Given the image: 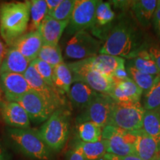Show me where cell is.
<instances>
[{"mask_svg":"<svg viewBox=\"0 0 160 160\" xmlns=\"http://www.w3.org/2000/svg\"><path fill=\"white\" fill-rule=\"evenodd\" d=\"M78 139L84 142H97L102 140V128L91 122L77 124Z\"/></svg>","mask_w":160,"mask_h":160,"instance_id":"f546056e","label":"cell"},{"mask_svg":"<svg viewBox=\"0 0 160 160\" xmlns=\"http://www.w3.org/2000/svg\"><path fill=\"white\" fill-rule=\"evenodd\" d=\"M105 160H142L136 155L129 156H117L111 153H106L103 157Z\"/></svg>","mask_w":160,"mask_h":160,"instance_id":"8d00e7d4","label":"cell"},{"mask_svg":"<svg viewBox=\"0 0 160 160\" xmlns=\"http://www.w3.org/2000/svg\"><path fill=\"white\" fill-rule=\"evenodd\" d=\"M99 160H105V159H104L103 158H102V159H99Z\"/></svg>","mask_w":160,"mask_h":160,"instance_id":"ee69618b","label":"cell"},{"mask_svg":"<svg viewBox=\"0 0 160 160\" xmlns=\"http://www.w3.org/2000/svg\"><path fill=\"white\" fill-rule=\"evenodd\" d=\"M0 115L4 122L12 128H30V119L25 109L16 102L1 100Z\"/></svg>","mask_w":160,"mask_h":160,"instance_id":"4fadbf2b","label":"cell"},{"mask_svg":"<svg viewBox=\"0 0 160 160\" xmlns=\"http://www.w3.org/2000/svg\"><path fill=\"white\" fill-rule=\"evenodd\" d=\"M99 2L97 0H75L73 13L67 27L68 34L74 35L78 32L93 27Z\"/></svg>","mask_w":160,"mask_h":160,"instance_id":"8fae6325","label":"cell"},{"mask_svg":"<svg viewBox=\"0 0 160 160\" xmlns=\"http://www.w3.org/2000/svg\"><path fill=\"white\" fill-rule=\"evenodd\" d=\"M75 0H63L54 11L49 14L50 17L59 22H69L71 19Z\"/></svg>","mask_w":160,"mask_h":160,"instance_id":"d6a6232c","label":"cell"},{"mask_svg":"<svg viewBox=\"0 0 160 160\" xmlns=\"http://www.w3.org/2000/svg\"><path fill=\"white\" fill-rule=\"evenodd\" d=\"M73 148L79 149L86 160H99L107 153V141L102 139L97 142H84L77 138Z\"/></svg>","mask_w":160,"mask_h":160,"instance_id":"603a6c76","label":"cell"},{"mask_svg":"<svg viewBox=\"0 0 160 160\" xmlns=\"http://www.w3.org/2000/svg\"><path fill=\"white\" fill-rule=\"evenodd\" d=\"M102 139L107 141V153L117 156L136 155L134 131H128L111 125L102 128Z\"/></svg>","mask_w":160,"mask_h":160,"instance_id":"9c48e42d","label":"cell"},{"mask_svg":"<svg viewBox=\"0 0 160 160\" xmlns=\"http://www.w3.org/2000/svg\"><path fill=\"white\" fill-rule=\"evenodd\" d=\"M129 76L127 72V70L125 68V66H122V67L119 68L115 71L114 74H113L112 79L114 80V81H119V80L127 79V78Z\"/></svg>","mask_w":160,"mask_h":160,"instance_id":"f35d334b","label":"cell"},{"mask_svg":"<svg viewBox=\"0 0 160 160\" xmlns=\"http://www.w3.org/2000/svg\"><path fill=\"white\" fill-rule=\"evenodd\" d=\"M158 110V111H159V112H160V108H159V109H157Z\"/></svg>","mask_w":160,"mask_h":160,"instance_id":"f6af8a7d","label":"cell"},{"mask_svg":"<svg viewBox=\"0 0 160 160\" xmlns=\"http://www.w3.org/2000/svg\"><path fill=\"white\" fill-rule=\"evenodd\" d=\"M69 22H59L47 15L42 22L38 31L41 35L43 45L57 46L62 33Z\"/></svg>","mask_w":160,"mask_h":160,"instance_id":"e0dca14e","label":"cell"},{"mask_svg":"<svg viewBox=\"0 0 160 160\" xmlns=\"http://www.w3.org/2000/svg\"><path fill=\"white\" fill-rule=\"evenodd\" d=\"M139 45L137 30L129 22L122 20L108 34L99 53L131 59L140 51Z\"/></svg>","mask_w":160,"mask_h":160,"instance_id":"7a4b0ae2","label":"cell"},{"mask_svg":"<svg viewBox=\"0 0 160 160\" xmlns=\"http://www.w3.org/2000/svg\"><path fill=\"white\" fill-rule=\"evenodd\" d=\"M85 59L91 68L111 78L113 77L119 68L125 66L123 58L107 54L99 53L95 57Z\"/></svg>","mask_w":160,"mask_h":160,"instance_id":"ffe728a7","label":"cell"},{"mask_svg":"<svg viewBox=\"0 0 160 160\" xmlns=\"http://www.w3.org/2000/svg\"><path fill=\"white\" fill-rule=\"evenodd\" d=\"M148 52L160 71V48L155 46H151L148 50Z\"/></svg>","mask_w":160,"mask_h":160,"instance_id":"74e56055","label":"cell"},{"mask_svg":"<svg viewBox=\"0 0 160 160\" xmlns=\"http://www.w3.org/2000/svg\"><path fill=\"white\" fill-rule=\"evenodd\" d=\"M125 68L127 70L129 77L137 84L138 87L145 93H147L153 87L158 77H159V76L148 74V73L139 71V70L136 69L129 63H128Z\"/></svg>","mask_w":160,"mask_h":160,"instance_id":"f1b7e54d","label":"cell"},{"mask_svg":"<svg viewBox=\"0 0 160 160\" xmlns=\"http://www.w3.org/2000/svg\"><path fill=\"white\" fill-rule=\"evenodd\" d=\"M0 101H1V99H0Z\"/></svg>","mask_w":160,"mask_h":160,"instance_id":"bcb514c9","label":"cell"},{"mask_svg":"<svg viewBox=\"0 0 160 160\" xmlns=\"http://www.w3.org/2000/svg\"><path fill=\"white\" fill-rule=\"evenodd\" d=\"M103 43L88 32L80 31L73 35L66 44L65 56L67 59L82 60L99 53Z\"/></svg>","mask_w":160,"mask_h":160,"instance_id":"ba28073f","label":"cell"},{"mask_svg":"<svg viewBox=\"0 0 160 160\" xmlns=\"http://www.w3.org/2000/svg\"><path fill=\"white\" fill-rule=\"evenodd\" d=\"M31 62L15 48L9 47L0 66V73H15L24 75Z\"/></svg>","mask_w":160,"mask_h":160,"instance_id":"d6986e66","label":"cell"},{"mask_svg":"<svg viewBox=\"0 0 160 160\" xmlns=\"http://www.w3.org/2000/svg\"><path fill=\"white\" fill-rule=\"evenodd\" d=\"M130 65L145 73L160 76V71L146 50H140L137 56L131 59Z\"/></svg>","mask_w":160,"mask_h":160,"instance_id":"484cf974","label":"cell"},{"mask_svg":"<svg viewBox=\"0 0 160 160\" xmlns=\"http://www.w3.org/2000/svg\"><path fill=\"white\" fill-rule=\"evenodd\" d=\"M62 0H46V3H47L48 7V14L51 13L57 8L59 4L62 2Z\"/></svg>","mask_w":160,"mask_h":160,"instance_id":"ab89813d","label":"cell"},{"mask_svg":"<svg viewBox=\"0 0 160 160\" xmlns=\"http://www.w3.org/2000/svg\"><path fill=\"white\" fill-rule=\"evenodd\" d=\"M68 65L73 74V82H81L93 91L102 94L109 95L111 92L115 84L113 79L91 68L86 59L79 60Z\"/></svg>","mask_w":160,"mask_h":160,"instance_id":"5b68a950","label":"cell"},{"mask_svg":"<svg viewBox=\"0 0 160 160\" xmlns=\"http://www.w3.org/2000/svg\"><path fill=\"white\" fill-rule=\"evenodd\" d=\"M30 19L29 1L7 2L0 6V35L9 47L25 34Z\"/></svg>","mask_w":160,"mask_h":160,"instance_id":"6da1fadb","label":"cell"},{"mask_svg":"<svg viewBox=\"0 0 160 160\" xmlns=\"http://www.w3.org/2000/svg\"><path fill=\"white\" fill-rule=\"evenodd\" d=\"M136 140L134 147L135 154L142 160H156L160 153L157 142L142 130L134 131Z\"/></svg>","mask_w":160,"mask_h":160,"instance_id":"ac0fdd59","label":"cell"},{"mask_svg":"<svg viewBox=\"0 0 160 160\" xmlns=\"http://www.w3.org/2000/svg\"><path fill=\"white\" fill-rule=\"evenodd\" d=\"M145 110L138 102H116L112 108L108 125L128 131L141 130Z\"/></svg>","mask_w":160,"mask_h":160,"instance_id":"8992f818","label":"cell"},{"mask_svg":"<svg viewBox=\"0 0 160 160\" xmlns=\"http://www.w3.org/2000/svg\"><path fill=\"white\" fill-rule=\"evenodd\" d=\"M158 1L137 0L131 2V10L137 21L142 27L148 28L151 25Z\"/></svg>","mask_w":160,"mask_h":160,"instance_id":"7402d4cb","label":"cell"},{"mask_svg":"<svg viewBox=\"0 0 160 160\" xmlns=\"http://www.w3.org/2000/svg\"><path fill=\"white\" fill-rule=\"evenodd\" d=\"M6 51H6L5 46L2 43V42L1 41V39H0V66H1V64L2 62V60L4 59V57H5Z\"/></svg>","mask_w":160,"mask_h":160,"instance_id":"60d3db41","label":"cell"},{"mask_svg":"<svg viewBox=\"0 0 160 160\" xmlns=\"http://www.w3.org/2000/svg\"><path fill=\"white\" fill-rule=\"evenodd\" d=\"M30 18L31 22L28 31H35L39 29L42 22L48 15V7L45 0H32L29 1Z\"/></svg>","mask_w":160,"mask_h":160,"instance_id":"4316f807","label":"cell"},{"mask_svg":"<svg viewBox=\"0 0 160 160\" xmlns=\"http://www.w3.org/2000/svg\"><path fill=\"white\" fill-rule=\"evenodd\" d=\"M0 88L6 100L12 102H16L31 90L24 75L15 73H0Z\"/></svg>","mask_w":160,"mask_h":160,"instance_id":"5bb4252c","label":"cell"},{"mask_svg":"<svg viewBox=\"0 0 160 160\" xmlns=\"http://www.w3.org/2000/svg\"><path fill=\"white\" fill-rule=\"evenodd\" d=\"M143 108L145 110L160 108V76L153 87L145 93Z\"/></svg>","mask_w":160,"mask_h":160,"instance_id":"1f68e13d","label":"cell"},{"mask_svg":"<svg viewBox=\"0 0 160 160\" xmlns=\"http://www.w3.org/2000/svg\"><path fill=\"white\" fill-rule=\"evenodd\" d=\"M152 21H153V28H154L156 33H157L158 38L160 39V1H158L157 8H156Z\"/></svg>","mask_w":160,"mask_h":160,"instance_id":"e575fe53","label":"cell"},{"mask_svg":"<svg viewBox=\"0 0 160 160\" xmlns=\"http://www.w3.org/2000/svg\"><path fill=\"white\" fill-rule=\"evenodd\" d=\"M156 160H160V153L159 154V156H158L157 159H156Z\"/></svg>","mask_w":160,"mask_h":160,"instance_id":"7bdbcfd3","label":"cell"},{"mask_svg":"<svg viewBox=\"0 0 160 160\" xmlns=\"http://www.w3.org/2000/svg\"><path fill=\"white\" fill-rule=\"evenodd\" d=\"M114 101L108 95L98 93L89 105L77 116L76 123L91 122L103 128L108 125Z\"/></svg>","mask_w":160,"mask_h":160,"instance_id":"30bf717a","label":"cell"},{"mask_svg":"<svg viewBox=\"0 0 160 160\" xmlns=\"http://www.w3.org/2000/svg\"><path fill=\"white\" fill-rule=\"evenodd\" d=\"M97 92L81 82H76L67 93L73 107L84 110L98 95Z\"/></svg>","mask_w":160,"mask_h":160,"instance_id":"44dd1931","label":"cell"},{"mask_svg":"<svg viewBox=\"0 0 160 160\" xmlns=\"http://www.w3.org/2000/svg\"><path fill=\"white\" fill-rule=\"evenodd\" d=\"M66 160H86V159L79 149L72 148L66 153Z\"/></svg>","mask_w":160,"mask_h":160,"instance_id":"d590c367","label":"cell"},{"mask_svg":"<svg viewBox=\"0 0 160 160\" xmlns=\"http://www.w3.org/2000/svg\"><path fill=\"white\" fill-rule=\"evenodd\" d=\"M73 83V74L68 64L62 62L53 68V85L57 91L65 94L69 92Z\"/></svg>","mask_w":160,"mask_h":160,"instance_id":"cb8c5ba5","label":"cell"},{"mask_svg":"<svg viewBox=\"0 0 160 160\" xmlns=\"http://www.w3.org/2000/svg\"><path fill=\"white\" fill-rule=\"evenodd\" d=\"M114 81V80H113ZM109 97L116 102H138L143 92L131 78L114 81Z\"/></svg>","mask_w":160,"mask_h":160,"instance_id":"9a60e30c","label":"cell"},{"mask_svg":"<svg viewBox=\"0 0 160 160\" xmlns=\"http://www.w3.org/2000/svg\"><path fill=\"white\" fill-rule=\"evenodd\" d=\"M43 45L39 32L30 31L19 38L12 47L19 51L30 62L37 59L38 55Z\"/></svg>","mask_w":160,"mask_h":160,"instance_id":"2e32d148","label":"cell"},{"mask_svg":"<svg viewBox=\"0 0 160 160\" xmlns=\"http://www.w3.org/2000/svg\"><path fill=\"white\" fill-rule=\"evenodd\" d=\"M24 77L31 89L41 93L47 99L59 105L60 108L65 107L66 99L63 93L57 91L54 87L48 85L31 64L24 73Z\"/></svg>","mask_w":160,"mask_h":160,"instance_id":"7c38bea8","label":"cell"},{"mask_svg":"<svg viewBox=\"0 0 160 160\" xmlns=\"http://www.w3.org/2000/svg\"><path fill=\"white\" fill-rule=\"evenodd\" d=\"M37 58L53 66V68L64 62L61 48L59 45H43Z\"/></svg>","mask_w":160,"mask_h":160,"instance_id":"4dcf8cb0","label":"cell"},{"mask_svg":"<svg viewBox=\"0 0 160 160\" xmlns=\"http://www.w3.org/2000/svg\"><path fill=\"white\" fill-rule=\"evenodd\" d=\"M115 17L116 14L114 11L112 10L111 4L99 1L97 5V10H96L94 25L91 28L94 32L93 34H95L96 32L99 31L100 28L109 25L115 19Z\"/></svg>","mask_w":160,"mask_h":160,"instance_id":"83f0119b","label":"cell"},{"mask_svg":"<svg viewBox=\"0 0 160 160\" xmlns=\"http://www.w3.org/2000/svg\"><path fill=\"white\" fill-rule=\"evenodd\" d=\"M16 102L25 110L29 119L37 124L47 121L53 112L61 108L53 102L32 89L16 100Z\"/></svg>","mask_w":160,"mask_h":160,"instance_id":"52a82bcc","label":"cell"},{"mask_svg":"<svg viewBox=\"0 0 160 160\" xmlns=\"http://www.w3.org/2000/svg\"><path fill=\"white\" fill-rule=\"evenodd\" d=\"M142 130L157 142L160 150V112L158 110H145Z\"/></svg>","mask_w":160,"mask_h":160,"instance_id":"d4e9b609","label":"cell"},{"mask_svg":"<svg viewBox=\"0 0 160 160\" xmlns=\"http://www.w3.org/2000/svg\"><path fill=\"white\" fill-rule=\"evenodd\" d=\"M31 65L34 67L38 73L41 76L44 81L49 86L53 87V67L45 62L39 59H36L32 61Z\"/></svg>","mask_w":160,"mask_h":160,"instance_id":"836d02e7","label":"cell"},{"mask_svg":"<svg viewBox=\"0 0 160 160\" xmlns=\"http://www.w3.org/2000/svg\"><path fill=\"white\" fill-rule=\"evenodd\" d=\"M8 140L18 151L27 157L38 160H50L52 151L36 130L26 128L7 129Z\"/></svg>","mask_w":160,"mask_h":160,"instance_id":"277c9868","label":"cell"},{"mask_svg":"<svg viewBox=\"0 0 160 160\" xmlns=\"http://www.w3.org/2000/svg\"><path fill=\"white\" fill-rule=\"evenodd\" d=\"M71 113L65 107L57 110L43 124L39 134L52 151L58 152L63 148L70 133Z\"/></svg>","mask_w":160,"mask_h":160,"instance_id":"3957f363","label":"cell"},{"mask_svg":"<svg viewBox=\"0 0 160 160\" xmlns=\"http://www.w3.org/2000/svg\"><path fill=\"white\" fill-rule=\"evenodd\" d=\"M0 160H8L7 154L1 146V144H0Z\"/></svg>","mask_w":160,"mask_h":160,"instance_id":"b9f144b4","label":"cell"}]
</instances>
